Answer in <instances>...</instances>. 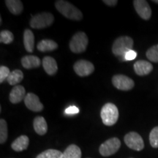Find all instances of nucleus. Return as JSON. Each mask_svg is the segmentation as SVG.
Listing matches in <instances>:
<instances>
[{
	"label": "nucleus",
	"instance_id": "1",
	"mask_svg": "<svg viewBox=\"0 0 158 158\" xmlns=\"http://www.w3.org/2000/svg\"><path fill=\"white\" fill-rule=\"evenodd\" d=\"M55 7L61 14L71 20L80 21L83 19L82 13L73 5L64 0H58L55 2Z\"/></svg>",
	"mask_w": 158,
	"mask_h": 158
},
{
	"label": "nucleus",
	"instance_id": "2",
	"mask_svg": "<svg viewBox=\"0 0 158 158\" xmlns=\"http://www.w3.org/2000/svg\"><path fill=\"white\" fill-rule=\"evenodd\" d=\"M133 47V40L131 37L128 36L119 37L114 41L112 46V52L116 56L122 57V60H125L124 55L128 51L132 50Z\"/></svg>",
	"mask_w": 158,
	"mask_h": 158
},
{
	"label": "nucleus",
	"instance_id": "3",
	"mask_svg": "<svg viewBox=\"0 0 158 158\" xmlns=\"http://www.w3.org/2000/svg\"><path fill=\"white\" fill-rule=\"evenodd\" d=\"M102 121L106 126H112L115 124L118 118V110L115 105L106 103L102 108L100 112Z\"/></svg>",
	"mask_w": 158,
	"mask_h": 158
},
{
	"label": "nucleus",
	"instance_id": "4",
	"mask_svg": "<svg viewBox=\"0 0 158 158\" xmlns=\"http://www.w3.org/2000/svg\"><path fill=\"white\" fill-rule=\"evenodd\" d=\"M88 43L89 40L86 35L83 31H78L72 37L69 46L72 52L75 54H80L86 51Z\"/></svg>",
	"mask_w": 158,
	"mask_h": 158
},
{
	"label": "nucleus",
	"instance_id": "5",
	"mask_svg": "<svg viewBox=\"0 0 158 158\" xmlns=\"http://www.w3.org/2000/svg\"><path fill=\"white\" fill-rule=\"evenodd\" d=\"M54 21V15L50 13L44 12L31 17L30 26L33 29H44L52 24Z\"/></svg>",
	"mask_w": 158,
	"mask_h": 158
},
{
	"label": "nucleus",
	"instance_id": "6",
	"mask_svg": "<svg viewBox=\"0 0 158 158\" xmlns=\"http://www.w3.org/2000/svg\"><path fill=\"white\" fill-rule=\"evenodd\" d=\"M120 147H121V142L119 139L117 138H111L100 145L99 152L103 157H108L115 154L119 149Z\"/></svg>",
	"mask_w": 158,
	"mask_h": 158
},
{
	"label": "nucleus",
	"instance_id": "7",
	"mask_svg": "<svg viewBox=\"0 0 158 158\" xmlns=\"http://www.w3.org/2000/svg\"><path fill=\"white\" fill-rule=\"evenodd\" d=\"M124 143L130 149L135 151H141L144 148L143 138L135 132H130L124 136Z\"/></svg>",
	"mask_w": 158,
	"mask_h": 158
},
{
	"label": "nucleus",
	"instance_id": "8",
	"mask_svg": "<svg viewBox=\"0 0 158 158\" xmlns=\"http://www.w3.org/2000/svg\"><path fill=\"white\" fill-rule=\"evenodd\" d=\"M112 84L116 89L122 91H129L134 87L133 79L124 75H116L112 78Z\"/></svg>",
	"mask_w": 158,
	"mask_h": 158
},
{
	"label": "nucleus",
	"instance_id": "9",
	"mask_svg": "<svg viewBox=\"0 0 158 158\" xmlns=\"http://www.w3.org/2000/svg\"><path fill=\"white\" fill-rule=\"evenodd\" d=\"M76 73L79 76H88L94 72V66L92 63L86 60H79L73 66Z\"/></svg>",
	"mask_w": 158,
	"mask_h": 158
},
{
	"label": "nucleus",
	"instance_id": "10",
	"mask_svg": "<svg viewBox=\"0 0 158 158\" xmlns=\"http://www.w3.org/2000/svg\"><path fill=\"white\" fill-rule=\"evenodd\" d=\"M133 5L139 16L144 20H149L152 15V10L149 3L145 0H135Z\"/></svg>",
	"mask_w": 158,
	"mask_h": 158
},
{
	"label": "nucleus",
	"instance_id": "11",
	"mask_svg": "<svg viewBox=\"0 0 158 158\" xmlns=\"http://www.w3.org/2000/svg\"><path fill=\"white\" fill-rule=\"evenodd\" d=\"M24 104L27 108L34 112H40L43 110V105L40 101L38 97L31 92L26 95Z\"/></svg>",
	"mask_w": 158,
	"mask_h": 158
},
{
	"label": "nucleus",
	"instance_id": "12",
	"mask_svg": "<svg viewBox=\"0 0 158 158\" xmlns=\"http://www.w3.org/2000/svg\"><path fill=\"white\" fill-rule=\"evenodd\" d=\"M135 73L140 76H147L153 70V66L149 62L145 60L137 61L133 65Z\"/></svg>",
	"mask_w": 158,
	"mask_h": 158
},
{
	"label": "nucleus",
	"instance_id": "13",
	"mask_svg": "<svg viewBox=\"0 0 158 158\" xmlns=\"http://www.w3.org/2000/svg\"><path fill=\"white\" fill-rule=\"evenodd\" d=\"M26 97V90L23 86H15L10 93V101L13 104H17L24 100Z\"/></svg>",
	"mask_w": 158,
	"mask_h": 158
},
{
	"label": "nucleus",
	"instance_id": "14",
	"mask_svg": "<svg viewBox=\"0 0 158 158\" xmlns=\"http://www.w3.org/2000/svg\"><path fill=\"white\" fill-rule=\"evenodd\" d=\"M43 66L45 72L49 76H54L58 70V66L56 60L51 56H45L43 59Z\"/></svg>",
	"mask_w": 158,
	"mask_h": 158
},
{
	"label": "nucleus",
	"instance_id": "15",
	"mask_svg": "<svg viewBox=\"0 0 158 158\" xmlns=\"http://www.w3.org/2000/svg\"><path fill=\"white\" fill-rule=\"evenodd\" d=\"M21 64L26 69H32L39 68L41 64V61L38 57L32 55L25 56L21 59Z\"/></svg>",
	"mask_w": 158,
	"mask_h": 158
},
{
	"label": "nucleus",
	"instance_id": "16",
	"mask_svg": "<svg viewBox=\"0 0 158 158\" xmlns=\"http://www.w3.org/2000/svg\"><path fill=\"white\" fill-rule=\"evenodd\" d=\"M29 143V139L27 135H21L11 144V148L15 152H22L27 149Z\"/></svg>",
	"mask_w": 158,
	"mask_h": 158
},
{
	"label": "nucleus",
	"instance_id": "17",
	"mask_svg": "<svg viewBox=\"0 0 158 158\" xmlns=\"http://www.w3.org/2000/svg\"><path fill=\"white\" fill-rule=\"evenodd\" d=\"M23 44L27 52L32 53L35 48V36L30 29H26L23 33Z\"/></svg>",
	"mask_w": 158,
	"mask_h": 158
},
{
	"label": "nucleus",
	"instance_id": "18",
	"mask_svg": "<svg viewBox=\"0 0 158 158\" xmlns=\"http://www.w3.org/2000/svg\"><path fill=\"white\" fill-rule=\"evenodd\" d=\"M33 126L35 132L40 135H43L48 131V124L43 116H37L34 119Z\"/></svg>",
	"mask_w": 158,
	"mask_h": 158
},
{
	"label": "nucleus",
	"instance_id": "19",
	"mask_svg": "<svg viewBox=\"0 0 158 158\" xmlns=\"http://www.w3.org/2000/svg\"><path fill=\"white\" fill-rule=\"evenodd\" d=\"M37 48L41 52H48L56 50L58 48V45L52 40H43L38 43Z\"/></svg>",
	"mask_w": 158,
	"mask_h": 158
},
{
	"label": "nucleus",
	"instance_id": "20",
	"mask_svg": "<svg viewBox=\"0 0 158 158\" xmlns=\"http://www.w3.org/2000/svg\"><path fill=\"white\" fill-rule=\"evenodd\" d=\"M81 151L78 146L71 144L64 150L61 158H81Z\"/></svg>",
	"mask_w": 158,
	"mask_h": 158
},
{
	"label": "nucleus",
	"instance_id": "21",
	"mask_svg": "<svg viewBox=\"0 0 158 158\" xmlns=\"http://www.w3.org/2000/svg\"><path fill=\"white\" fill-rule=\"evenodd\" d=\"M5 4L11 13L19 15L23 9V4L19 0H6Z\"/></svg>",
	"mask_w": 158,
	"mask_h": 158
},
{
	"label": "nucleus",
	"instance_id": "22",
	"mask_svg": "<svg viewBox=\"0 0 158 158\" xmlns=\"http://www.w3.org/2000/svg\"><path fill=\"white\" fill-rule=\"evenodd\" d=\"M23 78V72L20 70H15L13 72L10 73L8 78H7V81L9 83L10 85H13L15 86L19 83L22 81Z\"/></svg>",
	"mask_w": 158,
	"mask_h": 158
},
{
	"label": "nucleus",
	"instance_id": "23",
	"mask_svg": "<svg viewBox=\"0 0 158 158\" xmlns=\"http://www.w3.org/2000/svg\"><path fill=\"white\" fill-rule=\"evenodd\" d=\"M62 153L56 149H48L37 156L36 158H61Z\"/></svg>",
	"mask_w": 158,
	"mask_h": 158
},
{
	"label": "nucleus",
	"instance_id": "24",
	"mask_svg": "<svg viewBox=\"0 0 158 158\" xmlns=\"http://www.w3.org/2000/svg\"><path fill=\"white\" fill-rule=\"evenodd\" d=\"M7 124L5 119L0 120V143H5L7 139Z\"/></svg>",
	"mask_w": 158,
	"mask_h": 158
},
{
	"label": "nucleus",
	"instance_id": "25",
	"mask_svg": "<svg viewBox=\"0 0 158 158\" xmlns=\"http://www.w3.org/2000/svg\"><path fill=\"white\" fill-rule=\"evenodd\" d=\"M147 57L149 61L158 62V45H153L147 51Z\"/></svg>",
	"mask_w": 158,
	"mask_h": 158
},
{
	"label": "nucleus",
	"instance_id": "26",
	"mask_svg": "<svg viewBox=\"0 0 158 158\" xmlns=\"http://www.w3.org/2000/svg\"><path fill=\"white\" fill-rule=\"evenodd\" d=\"M14 40L13 34L8 30H3L0 33V42L5 44H10Z\"/></svg>",
	"mask_w": 158,
	"mask_h": 158
},
{
	"label": "nucleus",
	"instance_id": "27",
	"mask_svg": "<svg viewBox=\"0 0 158 158\" xmlns=\"http://www.w3.org/2000/svg\"><path fill=\"white\" fill-rule=\"evenodd\" d=\"M150 144L153 148H158V127H154L149 134Z\"/></svg>",
	"mask_w": 158,
	"mask_h": 158
},
{
	"label": "nucleus",
	"instance_id": "28",
	"mask_svg": "<svg viewBox=\"0 0 158 158\" xmlns=\"http://www.w3.org/2000/svg\"><path fill=\"white\" fill-rule=\"evenodd\" d=\"M10 74V72L8 68L5 66L0 67V83H3V81L7 80Z\"/></svg>",
	"mask_w": 158,
	"mask_h": 158
},
{
	"label": "nucleus",
	"instance_id": "29",
	"mask_svg": "<svg viewBox=\"0 0 158 158\" xmlns=\"http://www.w3.org/2000/svg\"><path fill=\"white\" fill-rule=\"evenodd\" d=\"M137 56V53L135 51L130 50L128 52L126 53V54L124 55V59L126 61H130L135 59Z\"/></svg>",
	"mask_w": 158,
	"mask_h": 158
},
{
	"label": "nucleus",
	"instance_id": "30",
	"mask_svg": "<svg viewBox=\"0 0 158 158\" xmlns=\"http://www.w3.org/2000/svg\"><path fill=\"white\" fill-rule=\"evenodd\" d=\"M64 113L66 114H76L79 113V109L76 106H70L65 110Z\"/></svg>",
	"mask_w": 158,
	"mask_h": 158
},
{
	"label": "nucleus",
	"instance_id": "31",
	"mask_svg": "<svg viewBox=\"0 0 158 158\" xmlns=\"http://www.w3.org/2000/svg\"><path fill=\"white\" fill-rule=\"evenodd\" d=\"M103 2L108 6H115L117 5V0H103Z\"/></svg>",
	"mask_w": 158,
	"mask_h": 158
},
{
	"label": "nucleus",
	"instance_id": "32",
	"mask_svg": "<svg viewBox=\"0 0 158 158\" xmlns=\"http://www.w3.org/2000/svg\"><path fill=\"white\" fill-rule=\"evenodd\" d=\"M153 2H155V3H157L158 4V0H153Z\"/></svg>",
	"mask_w": 158,
	"mask_h": 158
}]
</instances>
